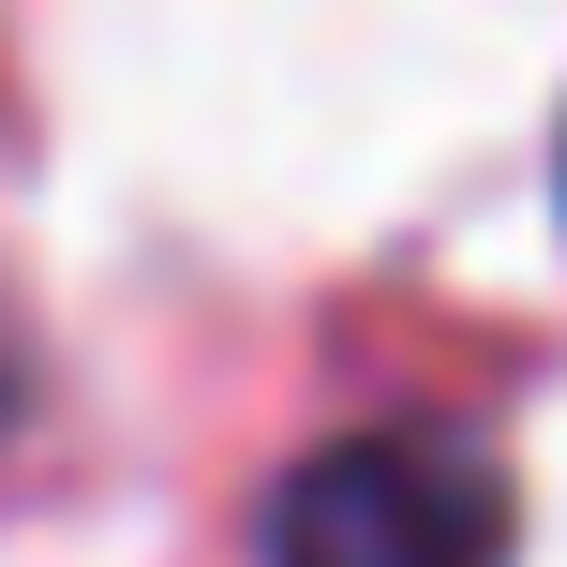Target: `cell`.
<instances>
[{
	"mask_svg": "<svg viewBox=\"0 0 567 567\" xmlns=\"http://www.w3.org/2000/svg\"><path fill=\"white\" fill-rule=\"evenodd\" d=\"M269 567H508V478L463 433H329L269 493Z\"/></svg>",
	"mask_w": 567,
	"mask_h": 567,
	"instance_id": "1",
	"label": "cell"
},
{
	"mask_svg": "<svg viewBox=\"0 0 567 567\" xmlns=\"http://www.w3.org/2000/svg\"><path fill=\"white\" fill-rule=\"evenodd\" d=\"M16 419H30V329L0 313V433H16Z\"/></svg>",
	"mask_w": 567,
	"mask_h": 567,
	"instance_id": "2",
	"label": "cell"
}]
</instances>
